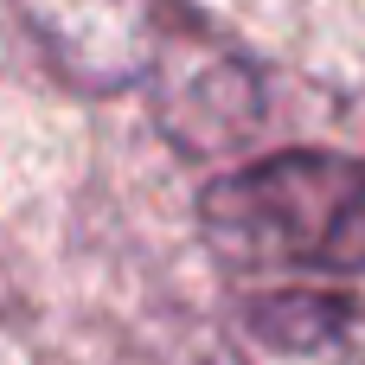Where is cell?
Masks as SVG:
<instances>
[{"label":"cell","mask_w":365,"mask_h":365,"mask_svg":"<svg viewBox=\"0 0 365 365\" xmlns=\"http://www.w3.org/2000/svg\"><path fill=\"white\" fill-rule=\"evenodd\" d=\"M199 237L244 282L321 289L365 276V160L327 148L244 160L199 192Z\"/></svg>","instance_id":"6da1fadb"},{"label":"cell","mask_w":365,"mask_h":365,"mask_svg":"<svg viewBox=\"0 0 365 365\" xmlns=\"http://www.w3.org/2000/svg\"><path fill=\"white\" fill-rule=\"evenodd\" d=\"M148 83L160 96V128L192 154H218V148L244 141L263 115L257 64L244 51H231L186 0H173V13H167V38L148 64Z\"/></svg>","instance_id":"7a4b0ae2"},{"label":"cell","mask_w":365,"mask_h":365,"mask_svg":"<svg viewBox=\"0 0 365 365\" xmlns=\"http://www.w3.org/2000/svg\"><path fill=\"white\" fill-rule=\"evenodd\" d=\"M13 13L71 90L115 96L148 83L173 0H13Z\"/></svg>","instance_id":"3957f363"},{"label":"cell","mask_w":365,"mask_h":365,"mask_svg":"<svg viewBox=\"0 0 365 365\" xmlns=\"http://www.w3.org/2000/svg\"><path fill=\"white\" fill-rule=\"evenodd\" d=\"M244 327L276 353H327L359 327V302L321 295V289H269V295H250Z\"/></svg>","instance_id":"277c9868"}]
</instances>
